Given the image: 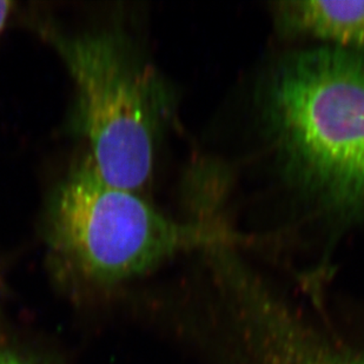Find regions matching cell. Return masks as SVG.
Instances as JSON below:
<instances>
[{
  "label": "cell",
  "mask_w": 364,
  "mask_h": 364,
  "mask_svg": "<svg viewBox=\"0 0 364 364\" xmlns=\"http://www.w3.org/2000/svg\"><path fill=\"white\" fill-rule=\"evenodd\" d=\"M259 105L290 189L333 223L364 222V55L331 46L285 55Z\"/></svg>",
  "instance_id": "cell-1"
},
{
  "label": "cell",
  "mask_w": 364,
  "mask_h": 364,
  "mask_svg": "<svg viewBox=\"0 0 364 364\" xmlns=\"http://www.w3.org/2000/svg\"><path fill=\"white\" fill-rule=\"evenodd\" d=\"M45 225L57 257L100 284L137 279L186 251L241 241L220 228L164 216L137 193L105 182L91 159L77 165L53 191Z\"/></svg>",
  "instance_id": "cell-2"
},
{
  "label": "cell",
  "mask_w": 364,
  "mask_h": 364,
  "mask_svg": "<svg viewBox=\"0 0 364 364\" xmlns=\"http://www.w3.org/2000/svg\"><path fill=\"white\" fill-rule=\"evenodd\" d=\"M76 84L75 124L110 186L138 193L151 178L162 123V84L121 31L68 33L39 24Z\"/></svg>",
  "instance_id": "cell-3"
},
{
  "label": "cell",
  "mask_w": 364,
  "mask_h": 364,
  "mask_svg": "<svg viewBox=\"0 0 364 364\" xmlns=\"http://www.w3.org/2000/svg\"><path fill=\"white\" fill-rule=\"evenodd\" d=\"M198 348L213 364H364V347L254 272L213 296Z\"/></svg>",
  "instance_id": "cell-4"
},
{
  "label": "cell",
  "mask_w": 364,
  "mask_h": 364,
  "mask_svg": "<svg viewBox=\"0 0 364 364\" xmlns=\"http://www.w3.org/2000/svg\"><path fill=\"white\" fill-rule=\"evenodd\" d=\"M272 14L287 35L326 41L333 48L364 55V1L290 0L274 4Z\"/></svg>",
  "instance_id": "cell-5"
},
{
  "label": "cell",
  "mask_w": 364,
  "mask_h": 364,
  "mask_svg": "<svg viewBox=\"0 0 364 364\" xmlns=\"http://www.w3.org/2000/svg\"><path fill=\"white\" fill-rule=\"evenodd\" d=\"M14 3L0 0V35L5 30L7 21L14 14Z\"/></svg>",
  "instance_id": "cell-6"
},
{
  "label": "cell",
  "mask_w": 364,
  "mask_h": 364,
  "mask_svg": "<svg viewBox=\"0 0 364 364\" xmlns=\"http://www.w3.org/2000/svg\"><path fill=\"white\" fill-rule=\"evenodd\" d=\"M0 364H35L10 351H0Z\"/></svg>",
  "instance_id": "cell-7"
}]
</instances>
